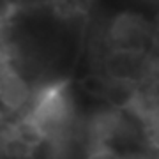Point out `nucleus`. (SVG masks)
Masks as SVG:
<instances>
[{
    "instance_id": "nucleus-1",
    "label": "nucleus",
    "mask_w": 159,
    "mask_h": 159,
    "mask_svg": "<svg viewBox=\"0 0 159 159\" xmlns=\"http://www.w3.org/2000/svg\"><path fill=\"white\" fill-rule=\"evenodd\" d=\"M12 7L16 6H32V4H44V2H51V0H9Z\"/></svg>"
}]
</instances>
